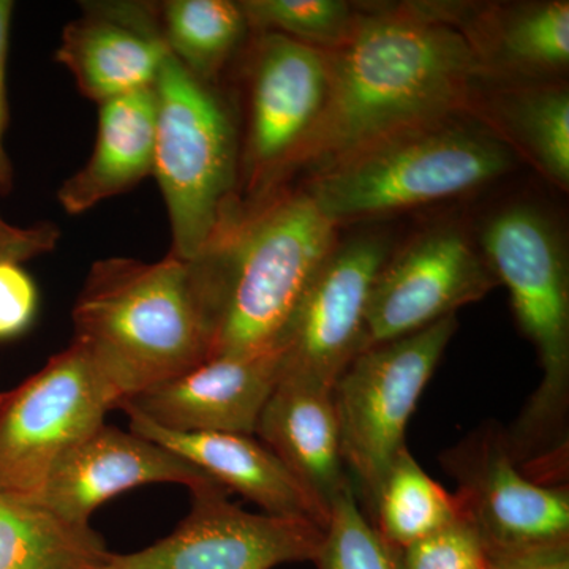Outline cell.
Segmentation results:
<instances>
[{"mask_svg":"<svg viewBox=\"0 0 569 569\" xmlns=\"http://www.w3.org/2000/svg\"><path fill=\"white\" fill-rule=\"evenodd\" d=\"M326 56L325 108L293 170L320 171L392 134L460 114L486 74L466 32L421 7L358 14L350 39Z\"/></svg>","mask_w":569,"mask_h":569,"instance_id":"1","label":"cell"},{"mask_svg":"<svg viewBox=\"0 0 569 569\" xmlns=\"http://www.w3.org/2000/svg\"><path fill=\"white\" fill-rule=\"evenodd\" d=\"M71 317L73 342L91 356L121 407L211 359L219 309L203 263L168 253L153 263L96 261Z\"/></svg>","mask_w":569,"mask_h":569,"instance_id":"2","label":"cell"},{"mask_svg":"<svg viewBox=\"0 0 569 569\" xmlns=\"http://www.w3.org/2000/svg\"><path fill=\"white\" fill-rule=\"evenodd\" d=\"M337 244V224L305 189H277L242 204L216 244L197 258L219 307L212 358L277 350Z\"/></svg>","mask_w":569,"mask_h":569,"instance_id":"3","label":"cell"},{"mask_svg":"<svg viewBox=\"0 0 569 569\" xmlns=\"http://www.w3.org/2000/svg\"><path fill=\"white\" fill-rule=\"evenodd\" d=\"M485 260L511 296L520 329L537 350L541 385L507 432L518 466L563 475L568 456L569 276L556 224L530 204L490 217L481 233Z\"/></svg>","mask_w":569,"mask_h":569,"instance_id":"4","label":"cell"},{"mask_svg":"<svg viewBox=\"0 0 569 569\" xmlns=\"http://www.w3.org/2000/svg\"><path fill=\"white\" fill-rule=\"evenodd\" d=\"M512 164L507 142L460 112L329 164L302 189L339 227L473 192Z\"/></svg>","mask_w":569,"mask_h":569,"instance_id":"5","label":"cell"},{"mask_svg":"<svg viewBox=\"0 0 569 569\" xmlns=\"http://www.w3.org/2000/svg\"><path fill=\"white\" fill-rule=\"evenodd\" d=\"M153 178L170 219V253L203 257L242 208L241 138L217 86L168 56L156 84Z\"/></svg>","mask_w":569,"mask_h":569,"instance_id":"6","label":"cell"},{"mask_svg":"<svg viewBox=\"0 0 569 569\" xmlns=\"http://www.w3.org/2000/svg\"><path fill=\"white\" fill-rule=\"evenodd\" d=\"M456 329L458 318L452 316L361 351L332 387L343 459L366 515L397 452L406 447L408 419Z\"/></svg>","mask_w":569,"mask_h":569,"instance_id":"7","label":"cell"},{"mask_svg":"<svg viewBox=\"0 0 569 569\" xmlns=\"http://www.w3.org/2000/svg\"><path fill=\"white\" fill-rule=\"evenodd\" d=\"M114 408V389L73 340L39 372L0 392V492L32 497L56 462Z\"/></svg>","mask_w":569,"mask_h":569,"instance_id":"8","label":"cell"},{"mask_svg":"<svg viewBox=\"0 0 569 569\" xmlns=\"http://www.w3.org/2000/svg\"><path fill=\"white\" fill-rule=\"evenodd\" d=\"M441 462L458 482L460 518L477 531L490 560L569 550L568 486L526 475L500 426L479 427Z\"/></svg>","mask_w":569,"mask_h":569,"instance_id":"9","label":"cell"},{"mask_svg":"<svg viewBox=\"0 0 569 569\" xmlns=\"http://www.w3.org/2000/svg\"><path fill=\"white\" fill-rule=\"evenodd\" d=\"M247 66L246 133L241 183L249 200L279 189L317 126L328 96L326 52L279 36L257 33Z\"/></svg>","mask_w":569,"mask_h":569,"instance_id":"10","label":"cell"},{"mask_svg":"<svg viewBox=\"0 0 569 569\" xmlns=\"http://www.w3.org/2000/svg\"><path fill=\"white\" fill-rule=\"evenodd\" d=\"M189 490V515L173 533L138 552H111L102 569H274L316 560L325 535L316 523L247 512L217 481Z\"/></svg>","mask_w":569,"mask_h":569,"instance_id":"11","label":"cell"},{"mask_svg":"<svg viewBox=\"0 0 569 569\" xmlns=\"http://www.w3.org/2000/svg\"><path fill=\"white\" fill-rule=\"evenodd\" d=\"M496 284V276L462 230L433 228L389 254L378 272L361 351L456 316V310L485 298Z\"/></svg>","mask_w":569,"mask_h":569,"instance_id":"12","label":"cell"},{"mask_svg":"<svg viewBox=\"0 0 569 569\" xmlns=\"http://www.w3.org/2000/svg\"><path fill=\"white\" fill-rule=\"evenodd\" d=\"M391 253L380 234L336 246L277 347L283 377L335 387L361 351L370 291Z\"/></svg>","mask_w":569,"mask_h":569,"instance_id":"13","label":"cell"},{"mask_svg":"<svg viewBox=\"0 0 569 569\" xmlns=\"http://www.w3.org/2000/svg\"><path fill=\"white\" fill-rule=\"evenodd\" d=\"M208 481L216 479L156 441L102 425L69 449L29 498L71 522L91 523L100 505L127 490L156 482L192 489Z\"/></svg>","mask_w":569,"mask_h":569,"instance_id":"14","label":"cell"},{"mask_svg":"<svg viewBox=\"0 0 569 569\" xmlns=\"http://www.w3.org/2000/svg\"><path fill=\"white\" fill-rule=\"evenodd\" d=\"M280 376L279 350L217 356L182 376L146 389L119 408L176 432L254 436L258 418Z\"/></svg>","mask_w":569,"mask_h":569,"instance_id":"15","label":"cell"},{"mask_svg":"<svg viewBox=\"0 0 569 569\" xmlns=\"http://www.w3.org/2000/svg\"><path fill=\"white\" fill-rule=\"evenodd\" d=\"M62 32L56 62L74 78L86 99L97 104L153 88L170 51L156 3L88 2Z\"/></svg>","mask_w":569,"mask_h":569,"instance_id":"16","label":"cell"},{"mask_svg":"<svg viewBox=\"0 0 569 569\" xmlns=\"http://www.w3.org/2000/svg\"><path fill=\"white\" fill-rule=\"evenodd\" d=\"M126 415L134 433L170 449L224 489L253 501L266 515L306 519L323 530L328 526L331 515L254 436L176 432L152 425L132 411H126Z\"/></svg>","mask_w":569,"mask_h":569,"instance_id":"17","label":"cell"},{"mask_svg":"<svg viewBox=\"0 0 569 569\" xmlns=\"http://www.w3.org/2000/svg\"><path fill=\"white\" fill-rule=\"evenodd\" d=\"M254 437L329 515L336 498L353 485L343 459L332 389L280 376L258 418Z\"/></svg>","mask_w":569,"mask_h":569,"instance_id":"18","label":"cell"},{"mask_svg":"<svg viewBox=\"0 0 569 569\" xmlns=\"http://www.w3.org/2000/svg\"><path fill=\"white\" fill-rule=\"evenodd\" d=\"M156 123L153 88L99 104L92 156L59 187L58 201L63 211L81 216L152 176Z\"/></svg>","mask_w":569,"mask_h":569,"instance_id":"19","label":"cell"},{"mask_svg":"<svg viewBox=\"0 0 569 569\" xmlns=\"http://www.w3.org/2000/svg\"><path fill=\"white\" fill-rule=\"evenodd\" d=\"M111 552L91 523L0 492V569H102Z\"/></svg>","mask_w":569,"mask_h":569,"instance_id":"20","label":"cell"},{"mask_svg":"<svg viewBox=\"0 0 569 569\" xmlns=\"http://www.w3.org/2000/svg\"><path fill=\"white\" fill-rule=\"evenodd\" d=\"M489 32H478L470 43L486 73L508 71L541 77L567 69L569 62V3L539 2L505 11L489 20Z\"/></svg>","mask_w":569,"mask_h":569,"instance_id":"21","label":"cell"},{"mask_svg":"<svg viewBox=\"0 0 569 569\" xmlns=\"http://www.w3.org/2000/svg\"><path fill=\"white\" fill-rule=\"evenodd\" d=\"M156 13L170 54L211 86L250 31L241 6L231 0H167L156 3Z\"/></svg>","mask_w":569,"mask_h":569,"instance_id":"22","label":"cell"},{"mask_svg":"<svg viewBox=\"0 0 569 569\" xmlns=\"http://www.w3.org/2000/svg\"><path fill=\"white\" fill-rule=\"evenodd\" d=\"M367 518L399 550L447 529L460 519L455 493L429 477L407 447L381 479Z\"/></svg>","mask_w":569,"mask_h":569,"instance_id":"23","label":"cell"},{"mask_svg":"<svg viewBox=\"0 0 569 569\" xmlns=\"http://www.w3.org/2000/svg\"><path fill=\"white\" fill-rule=\"evenodd\" d=\"M512 133L542 173L567 189L569 183V93L563 86H538L508 103Z\"/></svg>","mask_w":569,"mask_h":569,"instance_id":"24","label":"cell"},{"mask_svg":"<svg viewBox=\"0 0 569 569\" xmlns=\"http://www.w3.org/2000/svg\"><path fill=\"white\" fill-rule=\"evenodd\" d=\"M250 31L271 32L323 52L342 47L358 11L343 0H242Z\"/></svg>","mask_w":569,"mask_h":569,"instance_id":"25","label":"cell"},{"mask_svg":"<svg viewBox=\"0 0 569 569\" xmlns=\"http://www.w3.org/2000/svg\"><path fill=\"white\" fill-rule=\"evenodd\" d=\"M317 569H402L400 550L378 533L361 507L355 486H348L331 507Z\"/></svg>","mask_w":569,"mask_h":569,"instance_id":"26","label":"cell"},{"mask_svg":"<svg viewBox=\"0 0 569 569\" xmlns=\"http://www.w3.org/2000/svg\"><path fill=\"white\" fill-rule=\"evenodd\" d=\"M402 569H493L477 531L458 522L400 550Z\"/></svg>","mask_w":569,"mask_h":569,"instance_id":"27","label":"cell"},{"mask_svg":"<svg viewBox=\"0 0 569 569\" xmlns=\"http://www.w3.org/2000/svg\"><path fill=\"white\" fill-rule=\"evenodd\" d=\"M39 295L20 263H0V340L22 335L37 313Z\"/></svg>","mask_w":569,"mask_h":569,"instance_id":"28","label":"cell"},{"mask_svg":"<svg viewBox=\"0 0 569 569\" xmlns=\"http://www.w3.org/2000/svg\"><path fill=\"white\" fill-rule=\"evenodd\" d=\"M61 239V230L51 222H41L32 227H17L0 216V263L3 261L32 260L52 252Z\"/></svg>","mask_w":569,"mask_h":569,"instance_id":"29","label":"cell"},{"mask_svg":"<svg viewBox=\"0 0 569 569\" xmlns=\"http://www.w3.org/2000/svg\"><path fill=\"white\" fill-rule=\"evenodd\" d=\"M13 2L0 0V194H9L13 189V168L3 146L9 104H7V54H9V37Z\"/></svg>","mask_w":569,"mask_h":569,"instance_id":"30","label":"cell"},{"mask_svg":"<svg viewBox=\"0 0 569 569\" xmlns=\"http://www.w3.org/2000/svg\"><path fill=\"white\" fill-rule=\"evenodd\" d=\"M493 569H569V550L541 553L503 561H492Z\"/></svg>","mask_w":569,"mask_h":569,"instance_id":"31","label":"cell"}]
</instances>
